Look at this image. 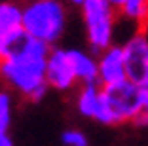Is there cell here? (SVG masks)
I'll return each instance as SVG.
<instances>
[{"label":"cell","mask_w":148,"mask_h":146,"mask_svg":"<svg viewBox=\"0 0 148 146\" xmlns=\"http://www.w3.org/2000/svg\"><path fill=\"white\" fill-rule=\"evenodd\" d=\"M0 146H15L8 131H0Z\"/></svg>","instance_id":"obj_14"},{"label":"cell","mask_w":148,"mask_h":146,"mask_svg":"<svg viewBox=\"0 0 148 146\" xmlns=\"http://www.w3.org/2000/svg\"><path fill=\"white\" fill-rule=\"evenodd\" d=\"M99 63V86H114L127 80L125 74V61H123V49L120 44H114L108 49L97 55Z\"/></svg>","instance_id":"obj_7"},{"label":"cell","mask_w":148,"mask_h":146,"mask_svg":"<svg viewBox=\"0 0 148 146\" xmlns=\"http://www.w3.org/2000/svg\"><path fill=\"white\" fill-rule=\"evenodd\" d=\"M118 17L131 23L135 30H148V0H123Z\"/></svg>","instance_id":"obj_11"},{"label":"cell","mask_w":148,"mask_h":146,"mask_svg":"<svg viewBox=\"0 0 148 146\" xmlns=\"http://www.w3.org/2000/svg\"><path fill=\"white\" fill-rule=\"evenodd\" d=\"M69 53L80 86L82 84H99V63H97L95 53L84 51L78 47H69Z\"/></svg>","instance_id":"obj_10"},{"label":"cell","mask_w":148,"mask_h":146,"mask_svg":"<svg viewBox=\"0 0 148 146\" xmlns=\"http://www.w3.org/2000/svg\"><path fill=\"white\" fill-rule=\"evenodd\" d=\"M76 110L80 116L99 121L103 112V89L99 84H82L76 91Z\"/></svg>","instance_id":"obj_9"},{"label":"cell","mask_w":148,"mask_h":146,"mask_svg":"<svg viewBox=\"0 0 148 146\" xmlns=\"http://www.w3.org/2000/svg\"><path fill=\"white\" fill-rule=\"evenodd\" d=\"M61 142L65 146H89L87 137L78 129H66L61 135Z\"/></svg>","instance_id":"obj_13"},{"label":"cell","mask_w":148,"mask_h":146,"mask_svg":"<svg viewBox=\"0 0 148 146\" xmlns=\"http://www.w3.org/2000/svg\"><path fill=\"white\" fill-rule=\"evenodd\" d=\"M103 112L99 123L103 125H120V123H135L140 120L146 103L148 89L137 84L123 80L120 84L103 87Z\"/></svg>","instance_id":"obj_3"},{"label":"cell","mask_w":148,"mask_h":146,"mask_svg":"<svg viewBox=\"0 0 148 146\" xmlns=\"http://www.w3.org/2000/svg\"><path fill=\"white\" fill-rule=\"evenodd\" d=\"M82 21L86 27L87 46L93 53L99 55L101 51L114 46L116 38V23H118V10L108 0H86L80 8Z\"/></svg>","instance_id":"obj_4"},{"label":"cell","mask_w":148,"mask_h":146,"mask_svg":"<svg viewBox=\"0 0 148 146\" xmlns=\"http://www.w3.org/2000/svg\"><path fill=\"white\" fill-rule=\"evenodd\" d=\"M65 2H66V4H69V6H72V8H82V6H84V2H86V0H65Z\"/></svg>","instance_id":"obj_16"},{"label":"cell","mask_w":148,"mask_h":146,"mask_svg":"<svg viewBox=\"0 0 148 146\" xmlns=\"http://www.w3.org/2000/svg\"><path fill=\"white\" fill-rule=\"evenodd\" d=\"M122 49L127 80L148 89V30H133Z\"/></svg>","instance_id":"obj_5"},{"label":"cell","mask_w":148,"mask_h":146,"mask_svg":"<svg viewBox=\"0 0 148 146\" xmlns=\"http://www.w3.org/2000/svg\"><path fill=\"white\" fill-rule=\"evenodd\" d=\"M23 10L17 2H0V59L6 55L10 44L23 30Z\"/></svg>","instance_id":"obj_8"},{"label":"cell","mask_w":148,"mask_h":146,"mask_svg":"<svg viewBox=\"0 0 148 146\" xmlns=\"http://www.w3.org/2000/svg\"><path fill=\"white\" fill-rule=\"evenodd\" d=\"M46 82H48L49 89L63 91V93L72 91L76 86H80L72 66L69 47H51L48 55V64H46Z\"/></svg>","instance_id":"obj_6"},{"label":"cell","mask_w":148,"mask_h":146,"mask_svg":"<svg viewBox=\"0 0 148 146\" xmlns=\"http://www.w3.org/2000/svg\"><path fill=\"white\" fill-rule=\"evenodd\" d=\"M51 46L31 38L21 30L12 40L6 55L0 59V80L19 93L23 99L38 103L46 97L49 86L46 82V64Z\"/></svg>","instance_id":"obj_1"},{"label":"cell","mask_w":148,"mask_h":146,"mask_svg":"<svg viewBox=\"0 0 148 146\" xmlns=\"http://www.w3.org/2000/svg\"><path fill=\"white\" fill-rule=\"evenodd\" d=\"M23 30L31 38L55 46L63 38L69 23L65 0H27L21 6Z\"/></svg>","instance_id":"obj_2"},{"label":"cell","mask_w":148,"mask_h":146,"mask_svg":"<svg viewBox=\"0 0 148 146\" xmlns=\"http://www.w3.org/2000/svg\"><path fill=\"white\" fill-rule=\"evenodd\" d=\"M108 2H110V4H112L114 8L118 10V8H120V6H122V2H123V0H108Z\"/></svg>","instance_id":"obj_17"},{"label":"cell","mask_w":148,"mask_h":146,"mask_svg":"<svg viewBox=\"0 0 148 146\" xmlns=\"http://www.w3.org/2000/svg\"><path fill=\"white\" fill-rule=\"evenodd\" d=\"M13 95L8 89H0V131H8L12 125Z\"/></svg>","instance_id":"obj_12"},{"label":"cell","mask_w":148,"mask_h":146,"mask_svg":"<svg viewBox=\"0 0 148 146\" xmlns=\"http://www.w3.org/2000/svg\"><path fill=\"white\" fill-rule=\"evenodd\" d=\"M137 125H148V93H146V103H144L143 116H140V120L137 121Z\"/></svg>","instance_id":"obj_15"}]
</instances>
